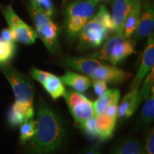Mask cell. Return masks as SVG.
Returning <instances> with one entry per match:
<instances>
[{
	"label": "cell",
	"mask_w": 154,
	"mask_h": 154,
	"mask_svg": "<svg viewBox=\"0 0 154 154\" xmlns=\"http://www.w3.org/2000/svg\"><path fill=\"white\" fill-rule=\"evenodd\" d=\"M74 154H101V152L99 146L92 145L86 146Z\"/></svg>",
	"instance_id": "cell-31"
},
{
	"label": "cell",
	"mask_w": 154,
	"mask_h": 154,
	"mask_svg": "<svg viewBox=\"0 0 154 154\" xmlns=\"http://www.w3.org/2000/svg\"><path fill=\"white\" fill-rule=\"evenodd\" d=\"M135 46L136 42L131 38H126L123 33H116L108 38L99 51L86 57L107 61L115 66L136 53Z\"/></svg>",
	"instance_id": "cell-3"
},
{
	"label": "cell",
	"mask_w": 154,
	"mask_h": 154,
	"mask_svg": "<svg viewBox=\"0 0 154 154\" xmlns=\"http://www.w3.org/2000/svg\"><path fill=\"white\" fill-rule=\"evenodd\" d=\"M36 128H37V122L36 121L32 119L25 121L24 123L21 124L20 129H19L20 131L19 138L22 145L34 137L36 131Z\"/></svg>",
	"instance_id": "cell-24"
},
{
	"label": "cell",
	"mask_w": 154,
	"mask_h": 154,
	"mask_svg": "<svg viewBox=\"0 0 154 154\" xmlns=\"http://www.w3.org/2000/svg\"><path fill=\"white\" fill-rule=\"evenodd\" d=\"M91 85L93 86L94 91L98 96L103 94L108 90L107 83L103 81L93 80V82H91Z\"/></svg>",
	"instance_id": "cell-30"
},
{
	"label": "cell",
	"mask_w": 154,
	"mask_h": 154,
	"mask_svg": "<svg viewBox=\"0 0 154 154\" xmlns=\"http://www.w3.org/2000/svg\"><path fill=\"white\" fill-rule=\"evenodd\" d=\"M137 89H131L121 101L120 105L118 106L117 119L123 121L130 118L138 109L137 104Z\"/></svg>",
	"instance_id": "cell-13"
},
{
	"label": "cell",
	"mask_w": 154,
	"mask_h": 154,
	"mask_svg": "<svg viewBox=\"0 0 154 154\" xmlns=\"http://www.w3.org/2000/svg\"><path fill=\"white\" fill-rule=\"evenodd\" d=\"M61 66L69 67L87 75L93 80L103 81L106 83L125 82L131 76L114 65H109L99 59L88 57H68L59 61Z\"/></svg>",
	"instance_id": "cell-2"
},
{
	"label": "cell",
	"mask_w": 154,
	"mask_h": 154,
	"mask_svg": "<svg viewBox=\"0 0 154 154\" xmlns=\"http://www.w3.org/2000/svg\"><path fill=\"white\" fill-rule=\"evenodd\" d=\"M109 36L110 32L94 15L79 34L78 49L84 51L101 47Z\"/></svg>",
	"instance_id": "cell-7"
},
{
	"label": "cell",
	"mask_w": 154,
	"mask_h": 154,
	"mask_svg": "<svg viewBox=\"0 0 154 154\" xmlns=\"http://www.w3.org/2000/svg\"><path fill=\"white\" fill-rule=\"evenodd\" d=\"M34 4L43 11L47 16L51 17L54 14V6L51 0H31Z\"/></svg>",
	"instance_id": "cell-27"
},
{
	"label": "cell",
	"mask_w": 154,
	"mask_h": 154,
	"mask_svg": "<svg viewBox=\"0 0 154 154\" xmlns=\"http://www.w3.org/2000/svg\"><path fill=\"white\" fill-rule=\"evenodd\" d=\"M2 14L9 25L13 42L32 44L38 37L35 29L23 22L10 5L2 9Z\"/></svg>",
	"instance_id": "cell-9"
},
{
	"label": "cell",
	"mask_w": 154,
	"mask_h": 154,
	"mask_svg": "<svg viewBox=\"0 0 154 154\" xmlns=\"http://www.w3.org/2000/svg\"><path fill=\"white\" fill-rule=\"evenodd\" d=\"M59 78L63 84L81 93L87 91L91 86V81L88 77L74 72H67Z\"/></svg>",
	"instance_id": "cell-14"
},
{
	"label": "cell",
	"mask_w": 154,
	"mask_h": 154,
	"mask_svg": "<svg viewBox=\"0 0 154 154\" xmlns=\"http://www.w3.org/2000/svg\"><path fill=\"white\" fill-rule=\"evenodd\" d=\"M146 80L144 81L139 91H138L137 95V104L139 107L143 101H145L149 96L151 95V90L154 88V69L150 71L147 76H146Z\"/></svg>",
	"instance_id": "cell-22"
},
{
	"label": "cell",
	"mask_w": 154,
	"mask_h": 154,
	"mask_svg": "<svg viewBox=\"0 0 154 154\" xmlns=\"http://www.w3.org/2000/svg\"><path fill=\"white\" fill-rule=\"evenodd\" d=\"M0 69L11 86L15 103L33 106L34 86L30 79L8 63Z\"/></svg>",
	"instance_id": "cell-6"
},
{
	"label": "cell",
	"mask_w": 154,
	"mask_h": 154,
	"mask_svg": "<svg viewBox=\"0 0 154 154\" xmlns=\"http://www.w3.org/2000/svg\"><path fill=\"white\" fill-rule=\"evenodd\" d=\"M118 106L119 103H112L106 107L103 111V114L109 116L111 117H114L117 119V111H118Z\"/></svg>",
	"instance_id": "cell-32"
},
{
	"label": "cell",
	"mask_w": 154,
	"mask_h": 154,
	"mask_svg": "<svg viewBox=\"0 0 154 154\" xmlns=\"http://www.w3.org/2000/svg\"><path fill=\"white\" fill-rule=\"evenodd\" d=\"M94 1H96V2H102V1H104V0H94Z\"/></svg>",
	"instance_id": "cell-34"
},
{
	"label": "cell",
	"mask_w": 154,
	"mask_h": 154,
	"mask_svg": "<svg viewBox=\"0 0 154 154\" xmlns=\"http://www.w3.org/2000/svg\"><path fill=\"white\" fill-rule=\"evenodd\" d=\"M154 66V35L152 33L149 36L147 44L142 54L141 62L136 76L131 83L129 87L131 89L138 90L139 86L145 77Z\"/></svg>",
	"instance_id": "cell-10"
},
{
	"label": "cell",
	"mask_w": 154,
	"mask_h": 154,
	"mask_svg": "<svg viewBox=\"0 0 154 154\" xmlns=\"http://www.w3.org/2000/svg\"><path fill=\"white\" fill-rule=\"evenodd\" d=\"M94 17L104 26V27L110 32V34L115 33V26L112 17L104 6H100L98 12L96 15H94Z\"/></svg>",
	"instance_id": "cell-25"
},
{
	"label": "cell",
	"mask_w": 154,
	"mask_h": 154,
	"mask_svg": "<svg viewBox=\"0 0 154 154\" xmlns=\"http://www.w3.org/2000/svg\"><path fill=\"white\" fill-rule=\"evenodd\" d=\"M34 115V106H26L14 102L9 112V124L11 126H17L22 124L25 121L32 119Z\"/></svg>",
	"instance_id": "cell-15"
},
{
	"label": "cell",
	"mask_w": 154,
	"mask_h": 154,
	"mask_svg": "<svg viewBox=\"0 0 154 154\" xmlns=\"http://www.w3.org/2000/svg\"><path fill=\"white\" fill-rule=\"evenodd\" d=\"M153 88L151 90V95L146 100L141 111L139 118L137 121L138 128H145L151 125L154 118V91Z\"/></svg>",
	"instance_id": "cell-20"
},
{
	"label": "cell",
	"mask_w": 154,
	"mask_h": 154,
	"mask_svg": "<svg viewBox=\"0 0 154 154\" xmlns=\"http://www.w3.org/2000/svg\"><path fill=\"white\" fill-rule=\"evenodd\" d=\"M120 91L119 89H108L106 91L99 96V99L94 102L95 116L101 114L106 107L112 103H119L120 99Z\"/></svg>",
	"instance_id": "cell-18"
},
{
	"label": "cell",
	"mask_w": 154,
	"mask_h": 154,
	"mask_svg": "<svg viewBox=\"0 0 154 154\" xmlns=\"http://www.w3.org/2000/svg\"><path fill=\"white\" fill-rule=\"evenodd\" d=\"M154 27V9L153 5L151 0H145L141 9V14L139 23L136 31L132 36L131 39L137 42L144 38L148 37L152 32Z\"/></svg>",
	"instance_id": "cell-11"
},
{
	"label": "cell",
	"mask_w": 154,
	"mask_h": 154,
	"mask_svg": "<svg viewBox=\"0 0 154 154\" xmlns=\"http://www.w3.org/2000/svg\"><path fill=\"white\" fill-rule=\"evenodd\" d=\"M29 11L34 21L35 31L38 37L50 53L54 54L59 50L58 33L59 29L52 19L31 2Z\"/></svg>",
	"instance_id": "cell-5"
},
{
	"label": "cell",
	"mask_w": 154,
	"mask_h": 154,
	"mask_svg": "<svg viewBox=\"0 0 154 154\" xmlns=\"http://www.w3.org/2000/svg\"><path fill=\"white\" fill-rule=\"evenodd\" d=\"M1 36H2L1 38H3V39L5 40V41L13 42L12 37H11V32H10V30H9V28L4 29L2 31V32H1Z\"/></svg>",
	"instance_id": "cell-33"
},
{
	"label": "cell",
	"mask_w": 154,
	"mask_h": 154,
	"mask_svg": "<svg viewBox=\"0 0 154 154\" xmlns=\"http://www.w3.org/2000/svg\"><path fill=\"white\" fill-rule=\"evenodd\" d=\"M141 1L135 0L134 5L126 17L123 29V34L126 38L131 37L137 28L141 14Z\"/></svg>",
	"instance_id": "cell-17"
},
{
	"label": "cell",
	"mask_w": 154,
	"mask_h": 154,
	"mask_svg": "<svg viewBox=\"0 0 154 154\" xmlns=\"http://www.w3.org/2000/svg\"><path fill=\"white\" fill-rule=\"evenodd\" d=\"M79 128H80L82 131L87 135L88 137L93 138L98 137L97 131H96V128L95 116L92 117V118L84 121Z\"/></svg>",
	"instance_id": "cell-26"
},
{
	"label": "cell",
	"mask_w": 154,
	"mask_h": 154,
	"mask_svg": "<svg viewBox=\"0 0 154 154\" xmlns=\"http://www.w3.org/2000/svg\"><path fill=\"white\" fill-rule=\"evenodd\" d=\"M95 119L98 138L103 141L109 139L112 136L117 119L101 113L95 116Z\"/></svg>",
	"instance_id": "cell-16"
},
{
	"label": "cell",
	"mask_w": 154,
	"mask_h": 154,
	"mask_svg": "<svg viewBox=\"0 0 154 154\" xmlns=\"http://www.w3.org/2000/svg\"><path fill=\"white\" fill-rule=\"evenodd\" d=\"M135 0H113L112 17L115 26V34L123 33V29L128 13L134 5Z\"/></svg>",
	"instance_id": "cell-12"
},
{
	"label": "cell",
	"mask_w": 154,
	"mask_h": 154,
	"mask_svg": "<svg viewBox=\"0 0 154 154\" xmlns=\"http://www.w3.org/2000/svg\"><path fill=\"white\" fill-rule=\"evenodd\" d=\"M43 86L54 100L63 96L66 92L63 83L59 77L52 74H50L46 82L43 84Z\"/></svg>",
	"instance_id": "cell-21"
},
{
	"label": "cell",
	"mask_w": 154,
	"mask_h": 154,
	"mask_svg": "<svg viewBox=\"0 0 154 154\" xmlns=\"http://www.w3.org/2000/svg\"><path fill=\"white\" fill-rule=\"evenodd\" d=\"M63 97L76 126L79 127L84 121L95 116L94 102L88 100L81 92L74 89L66 90Z\"/></svg>",
	"instance_id": "cell-8"
},
{
	"label": "cell",
	"mask_w": 154,
	"mask_h": 154,
	"mask_svg": "<svg viewBox=\"0 0 154 154\" xmlns=\"http://www.w3.org/2000/svg\"><path fill=\"white\" fill-rule=\"evenodd\" d=\"M30 74L34 80L37 81L40 84H42V85H43L44 83L46 82L47 79L50 75V73L44 72V71L40 70V69L35 68V67H33V68L31 69Z\"/></svg>",
	"instance_id": "cell-29"
},
{
	"label": "cell",
	"mask_w": 154,
	"mask_h": 154,
	"mask_svg": "<svg viewBox=\"0 0 154 154\" xmlns=\"http://www.w3.org/2000/svg\"><path fill=\"white\" fill-rule=\"evenodd\" d=\"M98 2L94 0H80L67 6L65 10V30L69 38H76L89 19L95 14Z\"/></svg>",
	"instance_id": "cell-4"
},
{
	"label": "cell",
	"mask_w": 154,
	"mask_h": 154,
	"mask_svg": "<svg viewBox=\"0 0 154 154\" xmlns=\"http://www.w3.org/2000/svg\"><path fill=\"white\" fill-rule=\"evenodd\" d=\"M16 46L14 42L5 41L0 38V65L7 64L14 57Z\"/></svg>",
	"instance_id": "cell-23"
},
{
	"label": "cell",
	"mask_w": 154,
	"mask_h": 154,
	"mask_svg": "<svg viewBox=\"0 0 154 154\" xmlns=\"http://www.w3.org/2000/svg\"><path fill=\"white\" fill-rule=\"evenodd\" d=\"M36 115V131L34 137L24 144V154L59 153L67 143L66 123L45 102L38 105Z\"/></svg>",
	"instance_id": "cell-1"
},
{
	"label": "cell",
	"mask_w": 154,
	"mask_h": 154,
	"mask_svg": "<svg viewBox=\"0 0 154 154\" xmlns=\"http://www.w3.org/2000/svg\"><path fill=\"white\" fill-rule=\"evenodd\" d=\"M142 144L136 138H127L116 145L111 154H142Z\"/></svg>",
	"instance_id": "cell-19"
},
{
	"label": "cell",
	"mask_w": 154,
	"mask_h": 154,
	"mask_svg": "<svg viewBox=\"0 0 154 154\" xmlns=\"http://www.w3.org/2000/svg\"><path fill=\"white\" fill-rule=\"evenodd\" d=\"M142 154H154L153 128H151L146 134L145 142L142 146Z\"/></svg>",
	"instance_id": "cell-28"
}]
</instances>
